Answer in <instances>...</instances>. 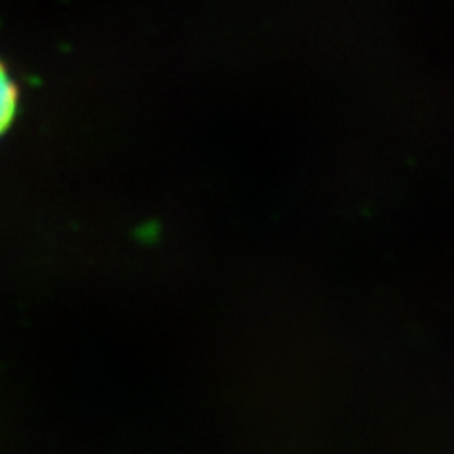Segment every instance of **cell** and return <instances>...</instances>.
Masks as SVG:
<instances>
[{"mask_svg": "<svg viewBox=\"0 0 454 454\" xmlns=\"http://www.w3.org/2000/svg\"><path fill=\"white\" fill-rule=\"evenodd\" d=\"M18 106V88L16 83L10 80L4 65L0 63V135H3L16 114Z\"/></svg>", "mask_w": 454, "mask_h": 454, "instance_id": "1", "label": "cell"}]
</instances>
